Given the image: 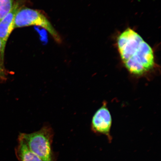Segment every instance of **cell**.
<instances>
[{
	"mask_svg": "<svg viewBox=\"0 0 161 161\" xmlns=\"http://www.w3.org/2000/svg\"><path fill=\"white\" fill-rule=\"evenodd\" d=\"M4 75V72L3 67V63L0 60V78H3Z\"/></svg>",
	"mask_w": 161,
	"mask_h": 161,
	"instance_id": "obj_8",
	"label": "cell"
},
{
	"mask_svg": "<svg viewBox=\"0 0 161 161\" xmlns=\"http://www.w3.org/2000/svg\"><path fill=\"white\" fill-rule=\"evenodd\" d=\"M117 46L122 64L131 75L146 77L156 69L152 47L134 30L128 28L121 33L118 38Z\"/></svg>",
	"mask_w": 161,
	"mask_h": 161,
	"instance_id": "obj_1",
	"label": "cell"
},
{
	"mask_svg": "<svg viewBox=\"0 0 161 161\" xmlns=\"http://www.w3.org/2000/svg\"><path fill=\"white\" fill-rule=\"evenodd\" d=\"M14 3V0H0V21L11 11Z\"/></svg>",
	"mask_w": 161,
	"mask_h": 161,
	"instance_id": "obj_7",
	"label": "cell"
},
{
	"mask_svg": "<svg viewBox=\"0 0 161 161\" xmlns=\"http://www.w3.org/2000/svg\"><path fill=\"white\" fill-rule=\"evenodd\" d=\"M53 136V129L50 125H47L31 133H21L19 138L44 161H56L52 147Z\"/></svg>",
	"mask_w": 161,
	"mask_h": 161,
	"instance_id": "obj_2",
	"label": "cell"
},
{
	"mask_svg": "<svg viewBox=\"0 0 161 161\" xmlns=\"http://www.w3.org/2000/svg\"><path fill=\"white\" fill-rule=\"evenodd\" d=\"M18 144L15 149L16 156L19 161H44L30 150L23 142L18 139Z\"/></svg>",
	"mask_w": 161,
	"mask_h": 161,
	"instance_id": "obj_6",
	"label": "cell"
},
{
	"mask_svg": "<svg viewBox=\"0 0 161 161\" xmlns=\"http://www.w3.org/2000/svg\"><path fill=\"white\" fill-rule=\"evenodd\" d=\"M21 7L17 1L14 3L11 11L0 21V40L2 44L1 57L3 59L5 47L7 40L14 29V21L16 13Z\"/></svg>",
	"mask_w": 161,
	"mask_h": 161,
	"instance_id": "obj_5",
	"label": "cell"
},
{
	"mask_svg": "<svg viewBox=\"0 0 161 161\" xmlns=\"http://www.w3.org/2000/svg\"><path fill=\"white\" fill-rule=\"evenodd\" d=\"M32 25L43 28L58 42H61L60 36L55 28L45 15L38 10L26 7H20L16 14L14 29Z\"/></svg>",
	"mask_w": 161,
	"mask_h": 161,
	"instance_id": "obj_3",
	"label": "cell"
},
{
	"mask_svg": "<svg viewBox=\"0 0 161 161\" xmlns=\"http://www.w3.org/2000/svg\"><path fill=\"white\" fill-rule=\"evenodd\" d=\"M112 125V118L105 102L96 111L92 120L91 128L93 132L106 136L110 142L112 136L110 130Z\"/></svg>",
	"mask_w": 161,
	"mask_h": 161,
	"instance_id": "obj_4",
	"label": "cell"
},
{
	"mask_svg": "<svg viewBox=\"0 0 161 161\" xmlns=\"http://www.w3.org/2000/svg\"><path fill=\"white\" fill-rule=\"evenodd\" d=\"M1 51H2V44L1 40H0V60L1 62H3V60L2 59L1 57Z\"/></svg>",
	"mask_w": 161,
	"mask_h": 161,
	"instance_id": "obj_9",
	"label": "cell"
}]
</instances>
